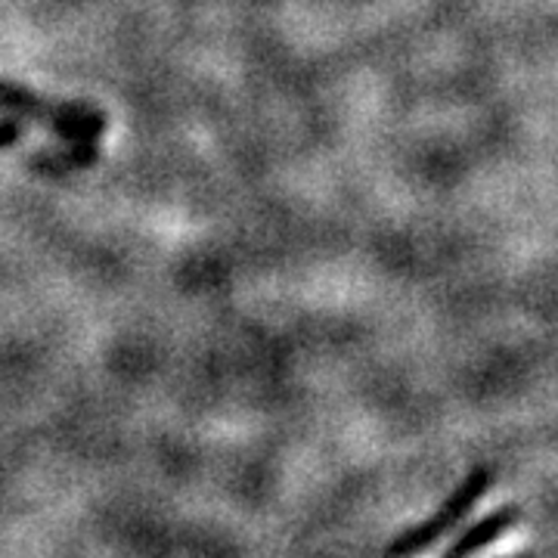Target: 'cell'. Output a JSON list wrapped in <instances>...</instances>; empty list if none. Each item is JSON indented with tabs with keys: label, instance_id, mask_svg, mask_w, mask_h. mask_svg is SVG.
<instances>
[{
	"label": "cell",
	"instance_id": "obj_1",
	"mask_svg": "<svg viewBox=\"0 0 558 558\" xmlns=\"http://www.w3.org/2000/svg\"><path fill=\"white\" fill-rule=\"evenodd\" d=\"M0 112H10L16 119L35 121L40 128L53 131L69 143H94L106 131V116L84 106L44 97L38 90H28L13 81H0Z\"/></svg>",
	"mask_w": 558,
	"mask_h": 558
}]
</instances>
